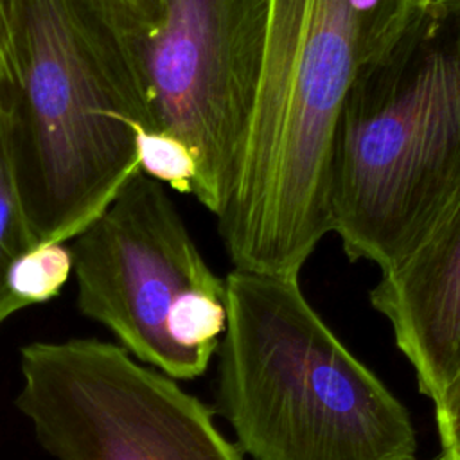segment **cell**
<instances>
[{
	"label": "cell",
	"instance_id": "cell-1",
	"mask_svg": "<svg viewBox=\"0 0 460 460\" xmlns=\"http://www.w3.org/2000/svg\"><path fill=\"white\" fill-rule=\"evenodd\" d=\"M422 0H270L255 102L217 217L234 270L295 277L332 232L334 133L359 70Z\"/></svg>",
	"mask_w": 460,
	"mask_h": 460
},
{
	"label": "cell",
	"instance_id": "cell-2",
	"mask_svg": "<svg viewBox=\"0 0 460 460\" xmlns=\"http://www.w3.org/2000/svg\"><path fill=\"white\" fill-rule=\"evenodd\" d=\"M460 196V0H422L356 75L329 210L349 261L401 262Z\"/></svg>",
	"mask_w": 460,
	"mask_h": 460
},
{
	"label": "cell",
	"instance_id": "cell-3",
	"mask_svg": "<svg viewBox=\"0 0 460 460\" xmlns=\"http://www.w3.org/2000/svg\"><path fill=\"white\" fill-rule=\"evenodd\" d=\"M214 410L252 460H415L406 406L323 322L298 279L232 270Z\"/></svg>",
	"mask_w": 460,
	"mask_h": 460
},
{
	"label": "cell",
	"instance_id": "cell-4",
	"mask_svg": "<svg viewBox=\"0 0 460 460\" xmlns=\"http://www.w3.org/2000/svg\"><path fill=\"white\" fill-rule=\"evenodd\" d=\"M137 128L180 140L214 216L237 178L270 0H77Z\"/></svg>",
	"mask_w": 460,
	"mask_h": 460
},
{
	"label": "cell",
	"instance_id": "cell-5",
	"mask_svg": "<svg viewBox=\"0 0 460 460\" xmlns=\"http://www.w3.org/2000/svg\"><path fill=\"white\" fill-rule=\"evenodd\" d=\"M9 144L38 246L72 241L140 171L126 99L77 0H11Z\"/></svg>",
	"mask_w": 460,
	"mask_h": 460
},
{
	"label": "cell",
	"instance_id": "cell-6",
	"mask_svg": "<svg viewBox=\"0 0 460 460\" xmlns=\"http://www.w3.org/2000/svg\"><path fill=\"white\" fill-rule=\"evenodd\" d=\"M79 311L176 381L203 376L226 327V288L164 185L142 171L72 239Z\"/></svg>",
	"mask_w": 460,
	"mask_h": 460
},
{
	"label": "cell",
	"instance_id": "cell-7",
	"mask_svg": "<svg viewBox=\"0 0 460 460\" xmlns=\"http://www.w3.org/2000/svg\"><path fill=\"white\" fill-rule=\"evenodd\" d=\"M20 374L14 406L54 460H244L212 408L119 343L32 341Z\"/></svg>",
	"mask_w": 460,
	"mask_h": 460
},
{
	"label": "cell",
	"instance_id": "cell-8",
	"mask_svg": "<svg viewBox=\"0 0 460 460\" xmlns=\"http://www.w3.org/2000/svg\"><path fill=\"white\" fill-rule=\"evenodd\" d=\"M368 298L388 320L419 392L435 401L460 368V196L401 262L381 271Z\"/></svg>",
	"mask_w": 460,
	"mask_h": 460
},
{
	"label": "cell",
	"instance_id": "cell-9",
	"mask_svg": "<svg viewBox=\"0 0 460 460\" xmlns=\"http://www.w3.org/2000/svg\"><path fill=\"white\" fill-rule=\"evenodd\" d=\"M9 113L11 90H4L0 92V325L23 309L9 289L11 268L23 253L38 248L25 219L14 180L9 144Z\"/></svg>",
	"mask_w": 460,
	"mask_h": 460
},
{
	"label": "cell",
	"instance_id": "cell-10",
	"mask_svg": "<svg viewBox=\"0 0 460 460\" xmlns=\"http://www.w3.org/2000/svg\"><path fill=\"white\" fill-rule=\"evenodd\" d=\"M72 268V250L65 243L41 244L16 259L9 273V289L23 309L45 304L61 293Z\"/></svg>",
	"mask_w": 460,
	"mask_h": 460
},
{
	"label": "cell",
	"instance_id": "cell-11",
	"mask_svg": "<svg viewBox=\"0 0 460 460\" xmlns=\"http://www.w3.org/2000/svg\"><path fill=\"white\" fill-rule=\"evenodd\" d=\"M133 129L140 171L180 194H192L196 187V162L190 151L172 137L144 131L137 126Z\"/></svg>",
	"mask_w": 460,
	"mask_h": 460
},
{
	"label": "cell",
	"instance_id": "cell-12",
	"mask_svg": "<svg viewBox=\"0 0 460 460\" xmlns=\"http://www.w3.org/2000/svg\"><path fill=\"white\" fill-rule=\"evenodd\" d=\"M440 455L460 460V368L444 392L433 401Z\"/></svg>",
	"mask_w": 460,
	"mask_h": 460
},
{
	"label": "cell",
	"instance_id": "cell-13",
	"mask_svg": "<svg viewBox=\"0 0 460 460\" xmlns=\"http://www.w3.org/2000/svg\"><path fill=\"white\" fill-rule=\"evenodd\" d=\"M14 56H13V20L11 0H0V92L13 90Z\"/></svg>",
	"mask_w": 460,
	"mask_h": 460
},
{
	"label": "cell",
	"instance_id": "cell-14",
	"mask_svg": "<svg viewBox=\"0 0 460 460\" xmlns=\"http://www.w3.org/2000/svg\"><path fill=\"white\" fill-rule=\"evenodd\" d=\"M431 460H451V458H447V456H444V455H438V456H435V458H431Z\"/></svg>",
	"mask_w": 460,
	"mask_h": 460
}]
</instances>
